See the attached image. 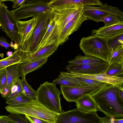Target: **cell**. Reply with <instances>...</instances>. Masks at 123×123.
<instances>
[{
  "label": "cell",
  "mask_w": 123,
  "mask_h": 123,
  "mask_svg": "<svg viewBox=\"0 0 123 123\" xmlns=\"http://www.w3.org/2000/svg\"><path fill=\"white\" fill-rule=\"evenodd\" d=\"M21 63L15 64L6 67L7 83L3 90L6 92L9 96L11 93L12 88L20 79L19 66Z\"/></svg>",
  "instance_id": "cell-17"
},
{
  "label": "cell",
  "mask_w": 123,
  "mask_h": 123,
  "mask_svg": "<svg viewBox=\"0 0 123 123\" xmlns=\"http://www.w3.org/2000/svg\"><path fill=\"white\" fill-rule=\"evenodd\" d=\"M108 84L74 87L60 85L61 93L67 101L74 102L80 98L90 95L106 86Z\"/></svg>",
  "instance_id": "cell-10"
},
{
  "label": "cell",
  "mask_w": 123,
  "mask_h": 123,
  "mask_svg": "<svg viewBox=\"0 0 123 123\" xmlns=\"http://www.w3.org/2000/svg\"><path fill=\"white\" fill-rule=\"evenodd\" d=\"M50 1L26 0V3L11 12L17 20L34 17L41 13L52 11V8L49 4Z\"/></svg>",
  "instance_id": "cell-6"
},
{
  "label": "cell",
  "mask_w": 123,
  "mask_h": 123,
  "mask_svg": "<svg viewBox=\"0 0 123 123\" xmlns=\"http://www.w3.org/2000/svg\"><path fill=\"white\" fill-rule=\"evenodd\" d=\"M102 123H123V118H117L107 115L101 117Z\"/></svg>",
  "instance_id": "cell-35"
},
{
  "label": "cell",
  "mask_w": 123,
  "mask_h": 123,
  "mask_svg": "<svg viewBox=\"0 0 123 123\" xmlns=\"http://www.w3.org/2000/svg\"><path fill=\"white\" fill-rule=\"evenodd\" d=\"M77 108L88 112H96L99 109L90 95H86L75 101Z\"/></svg>",
  "instance_id": "cell-22"
},
{
  "label": "cell",
  "mask_w": 123,
  "mask_h": 123,
  "mask_svg": "<svg viewBox=\"0 0 123 123\" xmlns=\"http://www.w3.org/2000/svg\"><path fill=\"white\" fill-rule=\"evenodd\" d=\"M107 38L108 46L111 52L118 46L123 45V32Z\"/></svg>",
  "instance_id": "cell-30"
},
{
  "label": "cell",
  "mask_w": 123,
  "mask_h": 123,
  "mask_svg": "<svg viewBox=\"0 0 123 123\" xmlns=\"http://www.w3.org/2000/svg\"><path fill=\"white\" fill-rule=\"evenodd\" d=\"M48 57H45L36 61L21 63L19 66L20 77H25L28 73L36 70L46 63Z\"/></svg>",
  "instance_id": "cell-21"
},
{
  "label": "cell",
  "mask_w": 123,
  "mask_h": 123,
  "mask_svg": "<svg viewBox=\"0 0 123 123\" xmlns=\"http://www.w3.org/2000/svg\"><path fill=\"white\" fill-rule=\"evenodd\" d=\"M9 1H11L13 3V4L12 8L14 9L25 3L26 0H12Z\"/></svg>",
  "instance_id": "cell-39"
},
{
  "label": "cell",
  "mask_w": 123,
  "mask_h": 123,
  "mask_svg": "<svg viewBox=\"0 0 123 123\" xmlns=\"http://www.w3.org/2000/svg\"><path fill=\"white\" fill-rule=\"evenodd\" d=\"M21 83L22 92L26 96L32 100L36 99L37 91L34 89L27 83L25 77L22 78Z\"/></svg>",
  "instance_id": "cell-29"
},
{
  "label": "cell",
  "mask_w": 123,
  "mask_h": 123,
  "mask_svg": "<svg viewBox=\"0 0 123 123\" xmlns=\"http://www.w3.org/2000/svg\"><path fill=\"white\" fill-rule=\"evenodd\" d=\"M108 65V62H104L98 64H88L77 65H67V72L81 74H103Z\"/></svg>",
  "instance_id": "cell-14"
},
{
  "label": "cell",
  "mask_w": 123,
  "mask_h": 123,
  "mask_svg": "<svg viewBox=\"0 0 123 123\" xmlns=\"http://www.w3.org/2000/svg\"><path fill=\"white\" fill-rule=\"evenodd\" d=\"M22 92L21 79H20L11 89V93L5 99L6 100L11 99Z\"/></svg>",
  "instance_id": "cell-33"
},
{
  "label": "cell",
  "mask_w": 123,
  "mask_h": 123,
  "mask_svg": "<svg viewBox=\"0 0 123 123\" xmlns=\"http://www.w3.org/2000/svg\"><path fill=\"white\" fill-rule=\"evenodd\" d=\"M56 123H102L96 112H86L77 108L60 113Z\"/></svg>",
  "instance_id": "cell-7"
},
{
  "label": "cell",
  "mask_w": 123,
  "mask_h": 123,
  "mask_svg": "<svg viewBox=\"0 0 123 123\" xmlns=\"http://www.w3.org/2000/svg\"><path fill=\"white\" fill-rule=\"evenodd\" d=\"M0 123H13L8 118L7 116L6 115L0 116Z\"/></svg>",
  "instance_id": "cell-40"
},
{
  "label": "cell",
  "mask_w": 123,
  "mask_h": 123,
  "mask_svg": "<svg viewBox=\"0 0 123 123\" xmlns=\"http://www.w3.org/2000/svg\"><path fill=\"white\" fill-rule=\"evenodd\" d=\"M122 21L117 16L112 15H109L100 18L99 22H103L105 26H108L116 24Z\"/></svg>",
  "instance_id": "cell-31"
},
{
  "label": "cell",
  "mask_w": 123,
  "mask_h": 123,
  "mask_svg": "<svg viewBox=\"0 0 123 123\" xmlns=\"http://www.w3.org/2000/svg\"><path fill=\"white\" fill-rule=\"evenodd\" d=\"M55 84H60L66 86L78 87L88 86L86 84L78 80L75 78L70 75L67 72H62L58 77L53 81Z\"/></svg>",
  "instance_id": "cell-20"
},
{
  "label": "cell",
  "mask_w": 123,
  "mask_h": 123,
  "mask_svg": "<svg viewBox=\"0 0 123 123\" xmlns=\"http://www.w3.org/2000/svg\"><path fill=\"white\" fill-rule=\"evenodd\" d=\"M25 116L32 123H49L47 121L41 119L29 116Z\"/></svg>",
  "instance_id": "cell-38"
},
{
  "label": "cell",
  "mask_w": 123,
  "mask_h": 123,
  "mask_svg": "<svg viewBox=\"0 0 123 123\" xmlns=\"http://www.w3.org/2000/svg\"><path fill=\"white\" fill-rule=\"evenodd\" d=\"M83 6L66 4L51 7L54 14L53 20L57 26L59 33L67 23L83 8Z\"/></svg>",
  "instance_id": "cell-9"
},
{
  "label": "cell",
  "mask_w": 123,
  "mask_h": 123,
  "mask_svg": "<svg viewBox=\"0 0 123 123\" xmlns=\"http://www.w3.org/2000/svg\"><path fill=\"white\" fill-rule=\"evenodd\" d=\"M0 27L11 40L18 45L19 38L17 20L3 2L0 6Z\"/></svg>",
  "instance_id": "cell-8"
},
{
  "label": "cell",
  "mask_w": 123,
  "mask_h": 123,
  "mask_svg": "<svg viewBox=\"0 0 123 123\" xmlns=\"http://www.w3.org/2000/svg\"><path fill=\"white\" fill-rule=\"evenodd\" d=\"M0 45L4 47L7 49L9 47L14 48V46L7 42V40L3 37H0Z\"/></svg>",
  "instance_id": "cell-37"
},
{
  "label": "cell",
  "mask_w": 123,
  "mask_h": 123,
  "mask_svg": "<svg viewBox=\"0 0 123 123\" xmlns=\"http://www.w3.org/2000/svg\"><path fill=\"white\" fill-rule=\"evenodd\" d=\"M83 8L66 24L59 33L58 40L59 46L68 40L69 36L80 27L82 23L88 20L83 10Z\"/></svg>",
  "instance_id": "cell-12"
},
{
  "label": "cell",
  "mask_w": 123,
  "mask_h": 123,
  "mask_svg": "<svg viewBox=\"0 0 123 123\" xmlns=\"http://www.w3.org/2000/svg\"><path fill=\"white\" fill-rule=\"evenodd\" d=\"M59 35L58 28L53 18L50 21L49 27L38 47L37 51L49 46L57 45L59 46Z\"/></svg>",
  "instance_id": "cell-15"
},
{
  "label": "cell",
  "mask_w": 123,
  "mask_h": 123,
  "mask_svg": "<svg viewBox=\"0 0 123 123\" xmlns=\"http://www.w3.org/2000/svg\"><path fill=\"white\" fill-rule=\"evenodd\" d=\"M108 62V64L116 62L123 63V45L118 46L111 52Z\"/></svg>",
  "instance_id": "cell-26"
},
{
  "label": "cell",
  "mask_w": 123,
  "mask_h": 123,
  "mask_svg": "<svg viewBox=\"0 0 123 123\" xmlns=\"http://www.w3.org/2000/svg\"><path fill=\"white\" fill-rule=\"evenodd\" d=\"M7 116L13 123H32L25 115L10 114Z\"/></svg>",
  "instance_id": "cell-32"
},
{
  "label": "cell",
  "mask_w": 123,
  "mask_h": 123,
  "mask_svg": "<svg viewBox=\"0 0 123 123\" xmlns=\"http://www.w3.org/2000/svg\"><path fill=\"white\" fill-rule=\"evenodd\" d=\"M68 73L70 75L73 77L91 79L115 86H123V77L112 76L104 74H87L72 72Z\"/></svg>",
  "instance_id": "cell-16"
},
{
  "label": "cell",
  "mask_w": 123,
  "mask_h": 123,
  "mask_svg": "<svg viewBox=\"0 0 123 123\" xmlns=\"http://www.w3.org/2000/svg\"><path fill=\"white\" fill-rule=\"evenodd\" d=\"M7 83L6 68L0 70V93L6 87Z\"/></svg>",
  "instance_id": "cell-34"
},
{
  "label": "cell",
  "mask_w": 123,
  "mask_h": 123,
  "mask_svg": "<svg viewBox=\"0 0 123 123\" xmlns=\"http://www.w3.org/2000/svg\"><path fill=\"white\" fill-rule=\"evenodd\" d=\"M59 46L52 45L44 47L36 52L25 55L23 63L36 61L45 57H48L57 50Z\"/></svg>",
  "instance_id": "cell-19"
},
{
  "label": "cell",
  "mask_w": 123,
  "mask_h": 123,
  "mask_svg": "<svg viewBox=\"0 0 123 123\" xmlns=\"http://www.w3.org/2000/svg\"><path fill=\"white\" fill-rule=\"evenodd\" d=\"M83 10L88 19L99 22L100 18L109 15L118 17L123 21V13L117 7L110 6L105 3L99 7L83 6Z\"/></svg>",
  "instance_id": "cell-11"
},
{
  "label": "cell",
  "mask_w": 123,
  "mask_h": 123,
  "mask_svg": "<svg viewBox=\"0 0 123 123\" xmlns=\"http://www.w3.org/2000/svg\"><path fill=\"white\" fill-rule=\"evenodd\" d=\"M72 76L78 80L86 84L88 86L99 85L105 83L97 80L86 78L75 77L73 76Z\"/></svg>",
  "instance_id": "cell-36"
},
{
  "label": "cell",
  "mask_w": 123,
  "mask_h": 123,
  "mask_svg": "<svg viewBox=\"0 0 123 123\" xmlns=\"http://www.w3.org/2000/svg\"><path fill=\"white\" fill-rule=\"evenodd\" d=\"M104 62L101 59L91 55H79L74 59L68 62L69 65H77L88 64H98Z\"/></svg>",
  "instance_id": "cell-24"
},
{
  "label": "cell",
  "mask_w": 123,
  "mask_h": 123,
  "mask_svg": "<svg viewBox=\"0 0 123 123\" xmlns=\"http://www.w3.org/2000/svg\"><path fill=\"white\" fill-rule=\"evenodd\" d=\"M32 100L22 92L12 98L6 100V103L8 104L7 106H16Z\"/></svg>",
  "instance_id": "cell-27"
},
{
  "label": "cell",
  "mask_w": 123,
  "mask_h": 123,
  "mask_svg": "<svg viewBox=\"0 0 123 123\" xmlns=\"http://www.w3.org/2000/svg\"><path fill=\"white\" fill-rule=\"evenodd\" d=\"M7 55L8 56H9L11 55L12 54V52L10 51H8L7 53Z\"/></svg>",
  "instance_id": "cell-41"
},
{
  "label": "cell",
  "mask_w": 123,
  "mask_h": 123,
  "mask_svg": "<svg viewBox=\"0 0 123 123\" xmlns=\"http://www.w3.org/2000/svg\"><path fill=\"white\" fill-rule=\"evenodd\" d=\"M17 23L19 38L18 46L22 50L31 37L37 26L36 16L26 21L17 20Z\"/></svg>",
  "instance_id": "cell-13"
},
{
  "label": "cell",
  "mask_w": 123,
  "mask_h": 123,
  "mask_svg": "<svg viewBox=\"0 0 123 123\" xmlns=\"http://www.w3.org/2000/svg\"><path fill=\"white\" fill-rule=\"evenodd\" d=\"M123 64L117 62L108 64L103 74L112 76L123 77Z\"/></svg>",
  "instance_id": "cell-25"
},
{
  "label": "cell",
  "mask_w": 123,
  "mask_h": 123,
  "mask_svg": "<svg viewBox=\"0 0 123 123\" xmlns=\"http://www.w3.org/2000/svg\"><path fill=\"white\" fill-rule=\"evenodd\" d=\"M120 86L108 84L90 95L99 111L106 115L123 118V100L119 95Z\"/></svg>",
  "instance_id": "cell-1"
},
{
  "label": "cell",
  "mask_w": 123,
  "mask_h": 123,
  "mask_svg": "<svg viewBox=\"0 0 123 123\" xmlns=\"http://www.w3.org/2000/svg\"><path fill=\"white\" fill-rule=\"evenodd\" d=\"M37 24L33 34L22 50L25 55L36 52L38 47L47 31L49 23L53 18L51 11L40 13L36 16Z\"/></svg>",
  "instance_id": "cell-5"
},
{
  "label": "cell",
  "mask_w": 123,
  "mask_h": 123,
  "mask_svg": "<svg viewBox=\"0 0 123 123\" xmlns=\"http://www.w3.org/2000/svg\"><path fill=\"white\" fill-rule=\"evenodd\" d=\"M5 108L10 114L29 116L43 120L49 123H56L60 114L48 108L37 99L17 106H7Z\"/></svg>",
  "instance_id": "cell-2"
},
{
  "label": "cell",
  "mask_w": 123,
  "mask_h": 123,
  "mask_svg": "<svg viewBox=\"0 0 123 123\" xmlns=\"http://www.w3.org/2000/svg\"><path fill=\"white\" fill-rule=\"evenodd\" d=\"M25 55L24 53L18 47L11 55L0 60V70L15 64L22 63Z\"/></svg>",
  "instance_id": "cell-23"
},
{
  "label": "cell",
  "mask_w": 123,
  "mask_h": 123,
  "mask_svg": "<svg viewBox=\"0 0 123 123\" xmlns=\"http://www.w3.org/2000/svg\"><path fill=\"white\" fill-rule=\"evenodd\" d=\"M62 4H74L83 6H102L104 4L99 0H62Z\"/></svg>",
  "instance_id": "cell-28"
},
{
  "label": "cell",
  "mask_w": 123,
  "mask_h": 123,
  "mask_svg": "<svg viewBox=\"0 0 123 123\" xmlns=\"http://www.w3.org/2000/svg\"><path fill=\"white\" fill-rule=\"evenodd\" d=\"M37 92L36 99L44 106L57 113L63 111L61 104V92L56 85L45 82L40 85Z\"/></svg>",
  "instance_id": "cell-4"
},
{
  "label": "cell",
  "mask_w": 123,
  "mask_h": 123,
  "mask_svg": "<svg viewBox=\"0 0 123 123\" xmlns=\"http://www.w3.org/2000/svg\"><path fill=\"white\" fill-rule=\"evenodd\" d=\"M123 32V21L114 25L108 26H104L91 31L92 34L108 38L117 34Z\"/></svg>",
  "instance_id": "cell-18"
},
{
  "label": "cell",
  "mask_w": 123,
  "mask_h": 123,
  "mask_svg": "<svg viewBox=\"0 0 123 123\" xmlns=\"http://www.w3.org/2000/svg\"><path fill=\"white\" fill-rule=\"evenodd\" d=\"M79 46L85 55L97 57L106 62H108L111 52L107 38L95 34L83 37L80 40Z\"/></svg>",
  "instance_id": "cell-3"
},
{
  "label": "cell",
  "mask_w": 123,
  "mask_h": 123,
  "mask_svg": "<svg viewBox=\"0 0 123 123\" xmlns=\"http://www.w3.org/2000/svg\"><path fill=\"white\" fill-rule=\"evenodd\" d=\"M5 1V0H0V6L1 4L2 3V2H3L4 1Z\"/></svg>",
  "instance_id": "cell-42"
}]
</instances>
